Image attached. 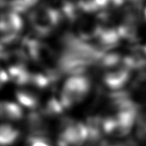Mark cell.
Returning a JSON list of instances; mask_svg holds the SVG:
<instances>
[{
	"label": "cell",
	"instance_id": "cell-1",
	"mask_svg": "<svg viewBox=\"0 0 146 146\" xmlns=\"http://www.w3.org/2000/svg\"><path fill=\"white\" fill-rule=\"evenodd\" d=\"M90 87V80L84 75L70 76L65 82L61 91L60 101L64 108H70L82 101L89 93Z\"/></svg>",
	"mask_w": 146,
	"mask_h": 146
},
{
	"label": "cell",
	"instance_id": "cell-2",
	"mask_svg": "<svg viewBox=\"0 0 146 146\" xmlns=\"http://www.w3.org/2000/svg\"><path fill=\"white\" fill-rule=\"evenodd\" d=\"M29 18L36 33L42 36L49 34L64 19L60 9L45 6L33 10Z\"/></svg>",
	"mask_w": 146,
	"mask_h": 146
},
{
	"label": "cell",
	"instance_id": "cell-3",
	"mask_svg": "<svg viewBox=\"0 0 146 146\" xmlns=\"http://www.w3.org/2000/svg\"><path fill=\"white\" fill-rule=\"evenodd\" d=\"M131 68L125 64L124 60L117 67L108 68V70L104 75V82L113 90L120 89L128 82L130 76Z\"/></svg>",
	"mask_w": 146,
	"mask_h": 146
},
{
	"label": "cell",
	"instance_id": "cell-4",
	"mask_svg": "<svg viewBox=\"0 0 146 146\" xmlns=\"http://www.w3.org/2000/svg\"><path fill=\"white\" fill-rule=\"evenodd\" d=\"M44 117V114H40L37 112L29 114L27 125H28V129L31 132V136L47 138L48 127Z\"/></svg>",
	"mask_w": 146,
	"mask_h": 146
},
{
	"label": "cell",
	"instance_id": "cell-5",
	"mask_svg": "<svg viewBox=\"0 0 146 146\" xmlns=\"http://www.w3.org/2000/svg\"><path fill=\"white\" fill-rule=\"evenodd\" d=\"M0 110H1L2 117L6 118L7 120H11V121L20 120L22 117V116H23L22 109L17 104L12 102L3 101L1 103Z\"/></svg>",
	"mask_w": 146,
	"mask_h": 146
},
{
	"label": "cell",
	"instance_id": "cell-6",
	"mask_svg": "<svg viewBox=\"0 0 146 146\" xmlns=\"http://www.w3.org/2000/svg\"><path fill=\"white\" fill-rule=\"evenodd\" d=\"M19 136L20 132L18 129L9 124H2L0 128V143L2 145H9L13 143Z\"/></svg>",
	"mask_w": 146,
	"mask_h": 146
},
{
	"label": "cell",
	"instance_id": "cell-7",
	"mask_svg": "<svg viewBox=\"0 0 146 146\" xmlns=\"http://www.w3.org/2000/svg\"><path fill=\"white\" fill-rule=\"evenodd\" d=\"M16 97L21 105L25 107H28V108H34L38 105L37 96L30 91H18L16 94Z\"/></svg>",
	"mask_w": 146,
	"mask_h": 146
},
{
	"label": "cell",
	"instance_id": "cell-8",
	"mask_svg": "<svg viewBox=\"0 0 146 146\" xmlns=\"http://www.w3.org/2000/svg\"><path fill=\"white\" fill-rule=\"evenodd\" d=\"M64 106L61 103L60 100H57L56 98H51L48 100L46 106L44 107V115L45 116H57L62 113Z\"/></svg>",
	"mask_w": 146,
	"mask_h": 146
},
{
	"label": "cell",
	"instance_id": "cell-9",
	"mask_svg": "<svg viewBox=\"0 0 146 146\" xmlns=\"http://www.w3.org/2000/svg\"><path fill=\"white\" fill-rule=\"evenodd\" d=\"M78 5L82 12L93 13L99 10V7L95 4L94 0H80L78 1Z\"/></svg>",
	"mask_w": 146,
	"mask_h": 146
},
{
	"label": "cell",
	"instance_id": "cell-10",
	"mask_svg": "<svg viewBox=\"0 0 146 146\" xmlns=\"http://www.w3.org/2000/svg\"><path fill=\"white\" fill-rule=\"evenodd\" d=\"M28 143L29 146H51L46 137L30 136Z\"/></svg>",
	"mask_w": 146,
	"mask_h": 146
},
{
	"label": "cell",
	"instance_id": "cell-11",
	"mask_svg": "<svg viewBox=\"0 0 146 146\" xmlns=\"http://www.w3.org/2000/svg\"><path fill=\"white\" fill-rule=\"evenodd\" d=\"M111 1H112V0H94V2L97 5V7H99V9H108L111 5Z\"/></svg>",
	"mask_w": 146,
	"mask_h": 146
},
{
	"label": "cell",
	"instance_id": "cell-12",
	"mask_svg": "<svg viewBox=\"0 0 146 146\" xmlns=\"http://www.w3.org/2000/svg\"><path fill=\"white\" fill-rule=\"evenodd\" d=\"M0 78H1V84H4L5 82H7V80H9V74L4 70H1V75H0Z\"/></svg>",
	"mask_w": 146,
	"mask_h": 146
},
{
	"label": "cell",
	"instance_id": "cell-13",
	"mask_svg": "<svg viewBox=\"0 0 146 146\" xmlns=\"http://www.w3.org/2000/svg\"><path fill=\"white\" fill-rule=\"evenodd\" d=\"M144 17H145V19H146V9H144Z\"/></svg>",
	"mask_w": 146,
	"mask_h": 146
}]
</instances>
